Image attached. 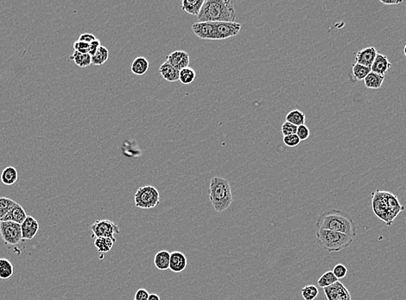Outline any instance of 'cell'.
<instances>
[{
  "label": "cell",
  "mask_w": 406,
  "mask_h": 300,
  "mask_svg": "<svg viewBox=\"0 0 406 300\" xmlns=\"http://www.w3.org/2000/svg\"><path fill=\"white\" fill-rule=\"evenodd\" d=\"M318 229L335 231L354 238L357 235L356 225L348 213L339 209H330L323 212L315 223Z\"/></svg>",
  "instance_id": "obj_1"
},
{
  "label": "cell",
  "mask_w": 406,
  "mask_h": 300,
  "mask_svg": "<svg viewBox=\"0 0 406 300\" xmlns=\"http://www.w3.org/2000/svg\"><path fill=\"white\" fill-rule=\"evenodd\" d=\"M372 205L376 216L388 226H391L399 213L405 209L397 196L392 193L382 190H375L372 193Z\"/></svg>",
  "instance_id": "obj_2"
},
{
  "label": "cell",
  "mask_w": 406,
  "mask_h": 300,
  "mask_svg": "<svg viewBox=\"0 0 406 300\" xmlns=\"http://www.w3.org/2000/svg\"><path fill=\"white\" fill-rule=\"evenodd\" d=\"M197 18L199 22H235L236 12L228 0H205Z\"/></svg>",
  "instance_id": "obj_3"
},
{
  "label": "cell",
  "mask_w": 406,
  "mask_h": 300,
  "mask_svg": "<svg viewBox=\"0 0 406 300\" xmlns=\"http://www.w3.org/2000/svg\"><path fill=\"white\" fill-rule=\"evenodd\" d=\"M209 199L216 212L221 213L229 208L233 203V195L228 180L213 177L209 185Z\"/></svg>",
  "instance_id": "obj_4"
},
{
  "label": "cell",
  "mask_w": 406,
  "mask_h": 300,
  "mask_svg": "<svg viewBox=\"0 0 406 300\" xmlns=\"http://www.w3.org/2000/svg\"><path fill=\"white\" fill-rule=\"evenodd\" d=\"M316 243L328 252H340L352 245L353 238L340 232L317 229L315 233Z\"/></svg>",
  "instance_id": "obj_5"
},
{
  "label": "cell",
  "mask_w": 406,
  "mask_h": 300,
  "mask_svg": "<svg viewBox=\"0 0 406 300\" xmlns=\"http://www.w3.org/2000/svg\"><path fill=\"white\" fill-rule=\"evenodd\" d=\"M134 202L137 208L143 209L155 208L160 202V194L153 186H143L135 193Z\"/></svg>",
  "instance_id": "obj_6"
},
{
  "label": "cell",
  "mask_w": 406,
  "mask_h": 300,
  "mask_svg": "<svg viewBox=\"0 0 406 300\" xmlns=\"http://www.w3.org/2000/svg\"><path fill=\"white\" fill-rule=\"evenodd\" d=\"M90 228L92 237L96 238H111L117 241L114 235L120 234L119 226L110 220H96Z\"/></svg>",
  "instance_id": "obj_7"
},
{
  "label": "cell",
  "mask_w": 406,
  "mask_h": 300,
  "mask_svg": "<svg viewBox=\"0 0 406 300\" xmlns=\"http://www.w3.org/2000/svg\"><path fill=\"white\" fill-rule=\"evenodd\" d=\"M0 235L6 245H18L23 242L21 224L13 222L0 223Z\"/></svg>",
  "instance_id": "obj_8"
},
{
  "label": "cell",
  "mask_w": 406,
  "mask_h": 300,
  "mask_svg": "<svg viewBox=\"0 0 406 300\" xmlns=\"http://www.w3.org/2000/svg\"><path fill=\"white\" fill-rule=\"evenodd\" d=\"M215 26V40H223L237 36L241 24L237 22H213Z\"/></svg>",
  "instance_id": "obj_9"
},
{
  "label": "cell",
  "mask_w": 406,
  "mask_h": 300,
  "mask_svg": "<svg viewBox=\"0 0 406 300\" xmlns=\"http://www.w3.org/2000/svg\"><path fill=\"white\" fill-rule=\"evenodd\" d=\"M323 293L328 300H352L349 289L341 281H336L333 285L323 288Z\"/></svg>",
  "instance_id": "obj_10"
},
{
  "label": "cell",
  "mask_w": 406,
  "mask_h": 300,
  "mask_svg": "<svg viewBox=\"0 0 406 300\" xmlns=\"http://www.w3.org/2000/svg\"><path fill=\"white\" fill-rule=\"evenodd\" d=\"M192 31L199 38L215 40V26L213 22H197L192 25Z\"/></svg>",
  "instance_id": "obj_11"
},
{
  "label": "cell",
  "mask_w": 406,
  "mask_h": 300,
  "mask_svg": "<svg viewBox=\"0 0 406 300\" xmlns=\"http://www.w3.org/2000/svg\"><path fill=\"white\" fill-rule=\"evenodd\" d=\"M167 62L181 71L189 65V54L184 50H176L167 56Z\"/></svg>",
  "instance_id": "obj_12"
},
{
  "label": "cell",
  "mask_w": 406,
  "mask_h": 300,
  "mask_svg": "<svg viewBox=\"0 0 406 300\" xmlns=\"http://www.w3.org/2000/svg\"><path fill=\"white\" fill-rule=\"evenodd\" d=\"M38 230V222L32 216H28L23 224H21L23 241H31L34 239L36 235H37Z\"/></svg>",
  "instance_id": "obj_13"
},
{
  "label": "cell",
  "mask_w": 406,
  "mask_h": 300,
  "mask_svg": "<svg viewBox=\"0 0 406 300\" xmlns=\"http://www.w3.org/2000/svg\"><path fill=\"white\" fill-rule=\"evenodd\" d=\"M377 54L378 52L374 47L365 48L355 54V63L371 69Z\"/></svg>",
  "instance_id": "obj_14"
},
{
  "label": "cell",
  "mask_w": 406,
  "mask_h": 300,
  "mask_svg": "<svg viewBox=\"0 0 406 300\" xmlns=\"http://www.w3.org/2000/svg\"><path fill=\"white\" fill-rule=\"evenodd\" d=\"M188 264V261L185 254L179 251H174L170 253L169 268L173 273H182L184 272Z\"/></svg>",
  "instance_id": "obj_15"
},
{
  "label": "cell",
  "mask_w": 406,
  "mask_h": 300,
  "mask_svg": "<svg viewBox=\"0 0 406 300\" xmlns=\"http://www.w3.org/2000/svg\"><path fill=\"white\" fill-rule=\"evenodd\" d=\"M391 67V63L389 62L387 56L378 53L371 67V72L385 76Z\"/></svg>",
  "instance_id": "obj_16"
},
{
  "label": "cell",
  "mask_w": 406,
  "mask_h": 300,
  "mask_svg": "<svg viewBox=\"0 0 406 300\" xmlns=\"http://www.w3.org/2000/svg\"><path fill=\"white\" fill-rule=\"evenodd\" d=\"M28 215L23 207L19 204L16 203L15 205L8 212L3 222H13L15 224H22L26 219Z\"/></svg>",
  "instance_id": "obj_17"
},
{
  "label": "cell",
  "mask_w": 406,
  "mask_h": 300,
  "mask_svg": "<svg viewBox=\"0 0 406 300\" xmlns=\"http://www.w3.org/2000/svg\"><path fill=\"white\" fill-rule=\"evenodd\" d=\"M159 72L161 74L163 78L166 81H169V82H176V81H179L180 71L175 69L167 61L160 66Z\"/></svg>",
  "instance_id": "obj_18"
},
{
  "label": "cell",
  "mask_w": 406,
  "mask_h": 300,
  "mask_svg": "<svg viewBox=\"0 0 406 300\" xmlns=\"http://www.w3.org/2000/svg\"><path fill=\"white\" fill-rule=\"evenodd\" d=\"M169 261H170V253L169 251H159L154 257V265L157 269L165 271L169 268Z\"/></svg>",
  "instance_id": "obj_19"
},
{
  "label": "cell",
  "mask_w": 406,
  "mask_h": 300,
  "mask_svg": "<svg viewBox=\"0 0 406 300\" xmlns=\"http://www.w3.org/2000/svg\"><path fill=\"white\" fill-rule=\"evenodd\" d=\"M149 67V62L146 58L138 56V57L135 58L134 61L131 63L130 70H131V72L136 75L141 76L148 71Z\"/></svg>",
  "instance_id": "obj_20"
},
{
  "label": "cell",
  "mask_w": 406,
  "mask_h": 300,
  "mask_svg": "<svg viewBox=\"0 0 406 300\" xmlns=\"http://www.w3.org/2000/svg\"><path fill=\"white\" fill-rule=\"evenodd\" d=\"M18 178V170L13 166H7L5 169L2 171L0 179L4 185L7 186H11L17 183Z\"/></svg>",
  "instance_id": "obj_21"
},
{
  "label": "cell",
  "mask_w": 406,
  "mask_h": 300,
  "mask_svg": "<svg viewBox=\"0 0 406 300\" xmlns=\"http://www.w3.org/2000/svg\"><path fill=\"white\" fill-rule=\"evenodd\" d=\"M203 0H184L182 10L190 15L198 16L203 7Z\"/></svg>",
  "instance_id": "obj_22"
},
{
  "label": "cell",
  "mask_w": 406,
  "mask_h": 300,
  "mask_svg": "<svg viewBox=\"0 0 406 300\" xmlns=\"http://www.w3.org/2000/svg\"><path fill=\"white\" fill-rule=\"evenodd\" d=\"M385 80V76L378 74L370 72L364 79L365 86L370 89H379L381 88Z\"/></svg>",
  "instance_id": "obj_23"
},
{
  "label": "cell",
  "mask_w": 406,
  "mask_h": 300,
  "mask_svg": "<svg viewBox=\"0 0 406 300\" xmlns=\"http://www.w3.org/2000/svg\"><path fill=\"white\" fill-rule=\"evenodd\" d=\"M69 60L74 61L77 66L81 68H87L92 64V56L89 54H82L80 52L74 51L73 55L69 57Z\"/></svg>",
  "instance_id": "obj_24"
},
{
  "label": "cell",
  "mask_w": 406,
  "mask_h": 300,
  "mask_svg": "<svg viewBox=\"0 0 406 300\" xmlns=\"http://www.w3.org/2000/svg\"><path fill=\"white\" fill-rule=\"evenodd\" d=\"M285 119H286L287 122H290V123L295 125L296 127H299V126H302V125H305L306 117L302 111L295 109V110H292L288 113L285 117Z\"/></svg>",
  "instance_id": "obj_25"
},
{
  "label": "cell",
  "mask_w": 406,
  "mask_h": 300,
  "mask_svg": "<svg viewBox=\"0 0 406 300\" xmlns=\"http://www.w3.org/2000/svg\"><path fill=\"white\" fill-rule=\"evenodd\" d=\"M14 273V266L12 262L5 258L0 259V279L8 280Z\"/></svg>",
  "instance_id": "obj_26"
},
{
  "label": "cell",
  "mask_w": 406,
  "mask_h": 300,
  "mask_svg": "<svg viewBox=\"0 0 406 300\" xmlns=\"http://www.w3.org/2000/svg\"><path fill=\"white\" fill-rule=\"evenodd\" d=\"M115 243V240H112L111 238H96L94 241V246L100 253L105 254L111 250Z\"/></svg>",
  "instance_id": "obj_27"
},
{
  "label": "cell",
  "mask_w": 406,
  "mask_h": 300,
  "mask_svg": "<svg viewBox=\"0 0 406 300\" xmlns=\"http://www.w3.org/2000/svg\"><path fill=\"white\" fill-rule=\"evenodd\" d=\"M109 57V51L106 47H100V49L92 56V64L96 66L103 65Z\"/></svg>",
  "instance_id": "obj_28"
},
{
  "label": "cell",
  "mask_w": 406,
  "mask_h": 300,
  "mask_svg": "<svg viewBox=\"0 0 406 300\" xmlns=\"http://www.w3.org/2000/svg\"><path fill=\"white\" fill-rule=\"evenodd\" d=\"M16 204L15 201L8 197H0V223L4 221V218L7 215L8 212Z\"/></svg>",
  "instance_id": "obj_29"
},
{
  "label": "cell",
  "mask_w": 406,
  "mask_h": 300,
  "mask_svg": "<svg viewBox=\"0 0 406 300\" xmlns=\"http://www.w3.org/2000/svg\"><path fill=\"white\" fill-rule=\"evenodd\" d=\"M370 72H371V69L368 67L360 65L358 63H354V65L352 66V76L354 77V79L357 81L364 80Z\"/></svg>",
  "instance_id": "obj_30"
},
{
  "label": "cell",
  "mask_w": 406,
  "mask_h": 300,
  "mask_svg": "<svg viewBox=\"0 0 406 300\" xmlns=\"http://www.w3.org/2000/svg\"><path fill=\"white\" fill-rule=\"evenodd\" d=\"M336 281H338V279L334 276L333 272L329 271L322 274L317 281V284H318L319 287L323 289L333 285V283H335Z\"/></svg>",
  "instance_id": "obj_31"
},
{
  "label": "cell",
  "mask_w": 406,
  "mask_h": 300,
  "mask_svg": "<svg viewBox=\"0 0 406 300\" xmlns=\"http://www.w3.org/2000/svg\"><path fill=\"white\" fill-rule=\"evenodd\" d=\"M195 79H196V72L191 68L188 67L181 70L180 74H179V81L183 84H191L192 82L195 81Z\"/></svg>",
  "instance_id": "obj_32"
},
{
  "label": "cell",
  "mask_w": 406,
  "mask_h": 300,
  "mask_svg": "<svg viewBox=\"0 0 406 300\" xmlns=\"http://www.w3.org/2000/svg\"><path fill=\"white\" fill-rule=\"evenodd\" d=\"M301 293L304 300H314L319 294L318 288L314 285H308L301 290Z\"/></svg>",
  "instance_id": "obj_33"
},
{
  "label": "cell",
  "mask_w": 406,
  "mask_h": 300,
  "mask_svg": "<svg viewBox=\"0 0 406 300\" xmlns=\"http://www.w3.org/2000/svg\"><path fill=\"white\" fill-rule=\"evenodd\" d=\"M296 131H297V127L287 121H285L281 127V132L284 135V137L289 136V135L296 134Z\"/></svg>",
  "instance_id": "obj_34"
},
{
  "label": "cell",
  "mask_w": 406,
  "mask_h": 300,
  "mask_svg": "<svg viewBox=\"0 0 406 300\" xmlns=\"http://www.w3.org/2000/svg\"><path fill=\"white\" fill-rule=\"evenodd\" d=\"M332 272L334 274V276L339 280V279H343V278L346 277V275L348 273V269H347L345 265L339 263L337 265H334Z\"/></svg>",
  "instance_id": "obj_35"
},
{
  "label": "cell",
  "mask_w": 406,
  "mask_h": 300,
  "mask_svg": "<svg viewBox=\"0 0 406 300\" xmlns=\"http://www.w3.org/2000/svg\"><path fill=\"white\" fill-rule=\"evenodd\" d=\"M300 142H301V140L296 134L289 135V136L284 137V143L285 144V146H287V147H297Z\"/></svg>",
  "instance_id": "obj_36"
},
{
  "label": "cell",
  "mask_w": 406,
  "mask_h": 300,
  "mask_svg": "<svg viewBox=\"0 0 406 300\" xmlns=\"http://www.w3.org/2000/svg\"><path fill=\"white\" fill-rule=\"evenodd\" d=\"M296 135L298 136V138L301 141H303V140H306L310 137L311 131H310V129L307 127L306 125H302V126L297 127Z\"/></svg>",
  "instance_id": "obj_37"
},
{
  "label": "cell",
  "mask_w": 406,
  "mask_h": 300,
  "mask_svg": "<svg viewBox=\"0 0 406 300\" xmlns=\"http://www.w3.org/2000/svg\"><path fill=\"white\" fill-rule=\"evenodd\" d=\"M88 48H89V43H88V42H81V41L77 40L74 43V51L80 52L82 54H88Z\"/></svg>",
  "instance_id": "obj_38"
},
{
  "label": "cell",
  "mask_w": 406,
  "mask_h": 300,
  "mask_svg": "<svg viewBox=\"0 0 406 300\" xmlns=\"http://www.w3.org/2000/svg\"><path fill=\"white\" fill-rule=\"evenodd\" d=\"M100 46H101V44H100V41L99 39H96L95 41L90 42L89 48H88V54L92 56L100 49Z\"/></svg>",
  "instance_id": "obj_39"
},
{
  "label": "cell",
  "mask_w": 406,
  "mask_h": 300,
  "mask_svg": "<svg viewBox=\"0 0 406 300\" xmlns=\"http://www.w3.org/2000/svg\"><path fill=\"white\" fill-rule=\"evenodd\" d=\"M149 294L148 291L146 289H138L137 293L135 294V300H148Z\"/></svg>",
  "instance_id": "obj_40"
},
{
  "label": "cell",
  "mask_w": 406,
  "mask_h": 300,
  "mask_svg": "<svg viewBox=\"0 0 406 300\" xmlns=\"http://www.w3.org/2000/svg\"><path fill=\"white\" fill-rule=\"evenodd\" d=\"M95 36L92 35V34H90V33H84V34H81L80 36V38H79V41H81V42H88V43H90V42H93V41H95L96 40Z\"/></svg>",
  "instance_id": "obj_41"
},
{
  "label": "cell",
  "mask_w": 406,
  "mask_h": 300,
  "mask_svg": "<svg viewBox=\"0 0 406 300\" xmlns=\"http://www.w3.org/2000/svg\"><path fill=\"white\" fill-rule=\"evenodd\" d=\"M380 3L383 4H387V5H394V4H402L403 1H391V2H387V1H380Z\"/></svg>",
  "instance_id": "obj_42"
},
{
  "label": "cell",
  "mask_w": 406,
  "mask_h": 300,
  "mask_svg": "<svg viewBox=\"0 0 406 300\" xmlns=\"http://www.w3.org/2000/svg\"><path fill=\"white\" fill-rule=\"evenodd\" d=\"M148 300H160V297L158 296L157 294L156 293H151V294H149V298H148Z\"/></svg>",
  "instance_id": "obj_43"
},
{
  "label": "cell",
  "mask_w": 406,
  "mask_h": 300,
  "mask_svg": "<svg viewBox=\"0 0 406 300\" xmlns=\"http://www.w3.org/2000/svg\"><path fill=\"white\" fill-rule=\"evenodd\" d=\"M404 54H405L406 57V44L405 45V47H404Z\"/></svg>",
  "instance_id": "obj_44"
},
{
  "label": "cell",
  "mask_w": 406,
  "mask_h": 300,
  "mask_svg": "<svg viewBox=\"0 0 406 300\" xmlns=\"http://www.w3.org/2000/svg\"></svg>",
  "instance_id": "obj_45"
}]
</instances>
